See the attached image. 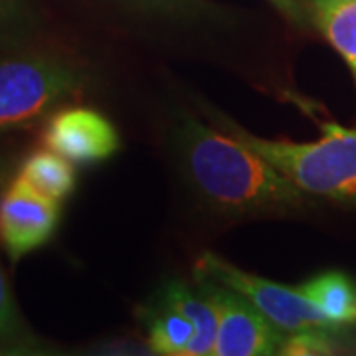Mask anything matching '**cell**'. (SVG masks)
<instances>
[{"label":"cell","mask_w":356,"mask_h":356,"mask_svg":"<svg viewBox=\"0 0 356 356\" xmlns=\"http://www.w3.org/2000/svg\"><path fill=\"white\" fill-rule=\"evenodd\" d=\"M34 339L26 331L20 313L16 309L10 285L0 269V353H24L34 350Z\"/></svg>","instance_id":"cell-14"},{"label":"cell","mask_w":356,"mask_h":356,"mask_svg":"<svg viewBox=\"0 0 356 356\" xmlns=\"http://www.w3.org/2000/svg\"><path fill=\"white\" fill-rule=\"evenodd\" d=\"M218 123L261 154L301 192L356 200V129L325 123L321 140L289 143L254 137L224 117H218Z\"/></svg>","instance_id":"cell-2"},{"label":"cell","mask_w":356,"mask_h":356,"mask_svg":"<svg viewBox=\"0 0 356 356\" xmlns=\"http://www.w3.org/2000/svg\"><path fill=\"white\" fill-rule=\"evenodd\" d=\"M180 149L194 186L212 206L232 214L285 210L305 200V192L243 140L206 127L194 117L180 125Z\"/></svg>","instance_id":"cell-1"},{"label":"cell","mask_w":356,"mask_h":356,"mask_svg":"<svg viewBox=\"0 0 356 356\" xmlns=\"http://www.w3.org/2000/svg\"><path fill=\"white\" fill-rule=\"evenodd\" d=\"M311 16L356 79V0H309Z\"/></svg>","instance_id":"cell-10"},{"label":"cell","mask_w":356,"mask_h":356,"mask_svg":"<svg viewBox=\"0 0 356 356\" xmlns=\"http://www.w3.org/2000/svg\"><path fill=\"white\" fill-rule=\"evenodd\" d=\"M337 329H305V331L287 332L281 344L280 355L309 356V355H331V334Z\"/></svg>","instance_id":"cell-15"},{"label":"cell","mask_w":356,"mask_h":356,"mask_svg":"<svg viewBox=\"0 0 356 356\" xmlns=\"http://www.w3.org/2000/svg\"><path fill=\"white\" fill-rule=\"evenodd\" d=\"M88 83L86 67L64 54L26 50L0 54V133L46 119L62 103L77 97Z\"/></svg>","instance_id":"cell-3"},{"label":"cell","mask_w":356,"mask_h":356,"mask_svg":"<svg viewBox=\"0 0 356 356\" xmlns=\"http://www.w3.org/2000/svg\"><path fill=\"white\" fill-rule=\"evenodd\" d=\"M159 301L177 309L178 313H182L188 321H192L196 332L188 346V355H214L218 337V313L214 303L208 299V295L200 287L198 291H194L182 281H170L161 293Z\"/></svg>","instance_id":"cell-8"},{"label":"cell","mask_w":356,"mask_h":356,"mask_svg":"<svg viewBox=\"0 0 356 356\" xmlns=\"http://www.w3.org/2000/svg\"><path fill=\"white\" fill-rule=\"evenodd\" d=\"M307 297L325 313V317L334 325L350 323L356 318V293L350 280L339 273L329 271L309 280L299 287Z\"/></svg>","instance_id":"cell-11"},{"label":"cell","mask_w":356,"mask_h":356,"mask_svg":"<svg viewBox=\"0 0 356 356\" xmlns=\"http://www.w3.org/2000/svg\"><path fill=\"white\" fill-rule=\"evenodd\" d=\"M170 2H175V0H170Z\"/></svg>","instance_id":"cell-18"},{"label":"cell","mask_w":356,"mask_h":356,"mask_svg":"<svg viewBox=\"0 0 356 356\" xmlns=\"http://www.w3.org/2000/svg\"><path fill=\"white\" fill-rule=\"evenodd\" d=\"M38 30L30 0H0V50L26 46Z\"/></svg>","instance_id":"cell-13"},{"label":"cell","mask_w":356,"mask_h":356,"mask_svg":"<svg viewBox=\"0 0 356 356\" xmlns=\"http://www.w3.org/2000/svg\"><path fill=\"white\" fill-rule=\"evenodd\" d=\"M194 277L212 280L243 295L252 305L261 311L281 331L297 332L305 329H339L325 317L301 289H293L275 281L245 273L216 254H206L196 261Z\"/></svg>","instance_id":"cell-4"},{"label":"cell","mask_w":356,"mask_h":356,"mask_svg":"<svg viewBox=\"0 0 356 356\" xmlns=\"http://www.w3.org/2000/svg\"><path fill=\"white\" fill-rule=\"evenodd\" d=\"M10 182H13L10 180V165L4 159V154L0 153V204H2V198H4V194L8 191Z\"/></svg>","instance_id":"cell-17"},{"label":"cell","mask_w":356,"mask_h":356,"mask_svg":"<svg viewBox=\"0 0 356 356\" xmlns=\"http://www.w3.org/2000/svg\"><path fill=\"white\" fill-rule=\"evenodd\" d=\"M60 224V202L34 191L26 180L13 178L0 204V245L10 261L50 242Z\"/></svg>","instance_id":"cell-6"},{"label":"cell","mask_w":356,"mask_h":356,"mask_svg":"<svg viewBox=\"0 0 356 356\" xmlns=\"http://www.w3.org/2000/svg\"><path fill=\"white\" fill-rule=\"evenodd\" d=\"M198 287L214 303L218 313V337L214 355L264 356L280 355L285 331L273 325L243 295L212 280L196 277Z\"/></svg>","instance_id":"cell-5"},{"label":"cell","mask_w":356,"mask_h":356,"mask_svg":"<svg viewBox=\"0 0 356 356\" xmlns=\"http://www.w3.org/2000/svg\"><path fill=\"white\" fill-rule=\"evenodd\" d=\"M147 339L154 353L161 355H188L194 339L192 321L178 313L177 309L156 301L153 309H147Z\"/></svg>","instance_id":"cell-12"},{"label":"cell","mask_w":356,"mask_h":356,"mask_svg":"<svg viewBox=\"0 0 356 356\" xmlns=\"http://www.w3.org/2000/svg\"><path fill=\"white\" fill-rule=\"evenodd\" d=\"M18 177L26 180L34 191L62 202L76 191L77 175L74 163L51 149H38L24 156L18 166Z\"/></svg>","instance_id":"cell-9"},{"label":"cell","mask_w":356,"mask_h":356,"mask_svg":"<svg viewBox=\"0 0 356 356\" xmlns=\"http://www.w3.org/2000/svg\"><path fill=\"white\" fill-rule=\"evenodd\" d=\"M42 143L74 165L107 161L121 147L113 123L99 111L81 105H64L51 111L44 121Z\"/></svg>","instance_id":"cell-7"},{"label":"cell","mask_w":356,"mask_h":356,"mask_svg":"<svg viewBox=\"0 0 356 356\" xmlns=\"http://www.w3.org/2000/svg\"><path fill=\"white\" fill-rule=\"evenodd\" d=\"M271 2H273L287 18H291L295 22H303V10H301L299 0H271Z\"/></svg>","instance_id":"cell-16"}]
</instances>
